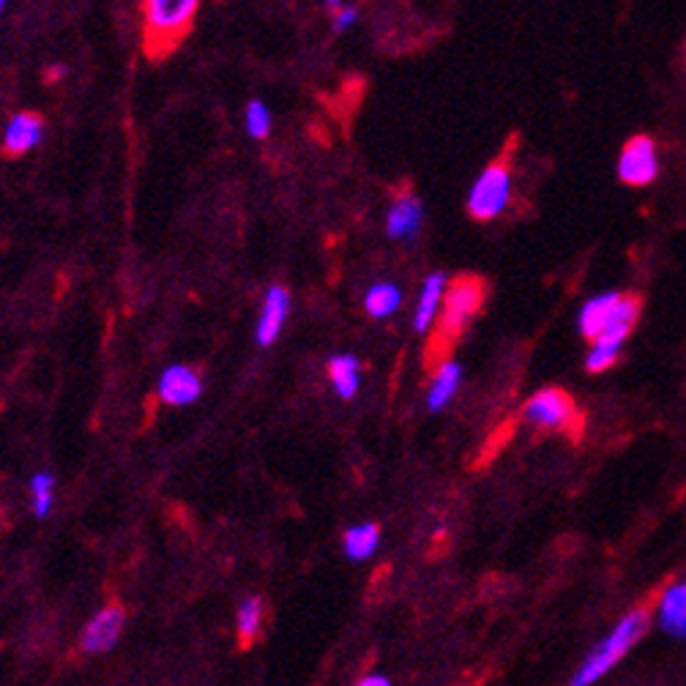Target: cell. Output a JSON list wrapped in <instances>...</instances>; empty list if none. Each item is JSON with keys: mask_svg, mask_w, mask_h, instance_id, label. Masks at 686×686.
Segmentation results:
<instances>
[{"mask_svg": "<svg viewBox=\"0 0 686 686\" xmlns=\"http://www.w3.org/2000/svg\"><path fill=\"white\" fill-rule=\"evenodd\" d=\"M200 9L197 0H145L143 3V50L148 58H167L181 47L192 31V22Z\"/></svg>", "mask_w": 686, "mask_h": 686, "instance_id": "cell-1", "label": "cell"}, {"mask_svg": "<svg viewBox=\"0 0 686 686\" xmlns=\"http://www.w3.org/2000/svg\"><path fill=\"white\" fill-rule=\"evenodd\" d=\"M648 621H651V607L640 605L632 613L626 615L624 621H618L613 632L591 651V656L585 659L583 667L577 670V676L572 678V686H591L602 676H607L626 654L629 648L635 646L640 637L646 635Z\"/></svg>", "mask_w": 686, "mask_h": 686, "instance_id": "cell-2", "label": "cell"}, {"mask_svg": "<svg viewBox=\"0 0 686 686\" xmlns=\"http://www.w3.org/2000/svg\"><path fill=\"white\" fill-rule=\"evenodd\" d=\"M484 282L479 277H457L451 282V287L443 296L441 320H438V331L432 337L430 356L449 350L454 345V339L460 337L468 320L479 312L484 301Z\"/></svg>", "mask_w": 686, "mask_h": 686, "instance_id": "cell-3", "label": "cell"}, {"mask_svg": "<svg viewBox=\"0 0 686 686\" xmlns=\"http://www.w3.org/2000/svg\"><path fill=\"white\" fill-rule=\"evenodd\" d=\"M512 195V167L506 159H498L484 167L468 195V214L473 219H495L509 205Z\"/></svg>", "mask_w": 686, "mask_h": 686, "instance_id": "cell-4", "label": "cell"}, {"mask_svg": "<svg viewBox=\"0 0 686 686\" xmlns=\"http://www.w3.org/2000/svg\"><path fill=\"white\" fill-rule=\"evenodd\" d=\"M525 419L547 427V430H580L577 424V408H574L572 397L561 389H542L539 394H533L531 400L525 402Z\"/></svg>", "mask_w": 686, "mask_h": 686, "instance_id": "cell-5", "label": "cell"}, {"mask_svg": "<svg viewBox=\"0 0 686 686\" xmlns=\"http://www.w3.org/2000/svg\"><path fill=\"white\" fill-rule=\"evenodd\" d=\"M659 173V159H656V145L651 137H632L621 151L618 159V178L629 186L651 184Z\"/></svg>", "mask_w": 686, "mask_h": 686, "instance_id": "cell-6", "label": "cell"}, {"mask_svg": "<svg viewBox=\"0 0 686 686\" xmlns=\"http://www.w3.org/2000/svg\"><path fill=\"white\" fill-rule=\"evenodd\" d=\"M126 624V610L121 605L104 607L102 613H96L85 626L80 637V648L88 654H104L115 646V640L121 637V629Z\"/></svg>", "mask_w": 686, "mask_h": 686, "instance_id": "cell-7", "label": "cell"}, {"mask_svg": "<svg viewBox=\"0 0 686 686\" xmlns=\"http://www.w3.org/2000/svg\"><path fill=\"white\" fill-rule=\"evenodd\" d=\"M203 391V378L200 372H195L186 364H173L164 369V375L159 378V400L164 405H189L195 402Z\"/></svg>", "mask_w": 686, "mask_h": 686, "instance_id": "cell-8", "label": "cell"}, {"mask_svg": "<svg viewBox=\"0 0 686 686\" xmlns=\"http://www.w3.org/2000/svg\"><path fill=\"white\" fill-rule=\"evenodd\" d=\"M44 134V121L36 113H20L14 115L3 137V154L6 156H22L28 154L31 148H36Z\"/></svg>", "mask_w": 686, "mask_h": 686, "instance_id": "cell-9", "label": "cell"}, {"mask_svg": "<svg viewBox=\"0 0 686 686\" xmlns=\"http://www.w3.org/2000/svg\"><path fill=\"white\" fill-rule=\"evenodd\" d=\"M287 309H290V296H287L285 287L274 285L266 293V304H263V315H260V323H257V342L260 345H274L282 331V323L287 318Z\"/></svg>", "mask_w": 686, "mask_h": 686, "instance_id": "cell-10", "label": "cell"}, {"mask_svg": "<svg viewBox=\"0 0 686 686\" xmlns=\"http://www.w3.org/2000/svg\"><path fill=\"white\" fill-rule=\"evenodd\" d=\"M637 318H640V298L637 296H621L618 304L610 312L602 337L596 342H613V345H624V339L632 334Z\"/></svg>", "mask_w": 686, "mask_h": 686, "instance_id": "cell-11", "label": "cell"}, {"mask_svg": "<svg viewBox=\"0 0 686 686\" xmlns=\"http://www.w3.org/2000/svg\"><path fill=\"white\" fill-rule=\"evenodd\" d=\"M421 227V203L413 195H400L391 205L386 230L391 238H413Z\"/></svg>", "mask_w": 686, "mask_h": 686, "instance_id": "cell-12", "label": "cell"}, {"mask_svg": "<svg viewBox=\"0 0 686 686\" xmlns=\"http://www.w3.org/2000/svg\"><path fill=\"white\" fill-rule=\"evenodd\" d=\"M618 298H621V293H602V296L591 298V301L580 309V334H583L585 339L596 342V339L602 337V331H605L607 320H610V312H613V307L618 304Z\"/></svg>", "mask_w": 686, "mask_h": 686, "instance_id": "cell-13", "label": "cell"}, {"mask_svg": "<svg viewBox=\"0 0 686 686\" xmlns=\"http://www.w3.org/2000/svg\"><path fill=\"white\" fill-rule=\"evenodd\" d=\"M443 296H446V277L443 274H430V279L421 287L416 320H413V326H416L419 334H424L432 326V320H435V315H438V309L443 304Z\"/></svg>", "mask_w": 686, "mask_h": 686, "instance_id": "cell-14", "label": "cell"}, {"mask_svg": "<svg viewBox=\"0 0 686 686\" xmlns=\"http://www.w3.org/2000/svg\"><path fill=\"white\" fill-rule=\"evenodd\" d=\"M662 629L676 637H686V583L673 585L659 602Z\"/></svg>", "mask_w": 686, "mask_h": 686, "instance_id": "cell-15", "label": "cell"}, {"mask_svg": "<svg viewBox=\"0 0 686 686\" xmlns=\"http://www.w3.org/2000/svg\"><path fill=\"white\" fill-rule=\"evenodd\" d=\"M328 378H331V383H334V389H337L342 400H353L356 391H359V361L353 359V356H334V359L328 361Z\"/></svg>", "mask_w": 686, "mask_h": 686, "instance_id": "cell-16", "label": "cell"}, {"mask_svg": "<svg viewBox=\"0 0 686 686\" xmlns=\"http://www.w3.org/2000/svg\"><path fill=\"white\" fill-rule=\"evenodd\" d=\"M457 386H460V367H457L454 361H441L435 378H432L430 394H427V405H430V410H441L443 405L454 397Z\"/></svg>", "mask_w": 686, "mask_h": 686, "instance_id": "cell-17", "label": "cell"}, {"mask_svg": "<svg viewBox=\"0 0 686 686\" xmlns=\"http://www.w3.org/2000/svg\"><path fill=\"white\" fill-rule=\"evenodd\" d=\"M260 626H263V599H257V596L244 599L238 607V646L244 651L255 646Z\"/></svg>", "mask_w": 686, "mask_h": 686, "instance_id": "cell-18", "label": "cell"}, {"mask_svg": "<svg viewBox=\"0 0 686 686\" xmlns=\"http://www.w3.org/2000/svg\"><path fill=\"white\" fill-rule=\"evenodd\" d=\"M378 542H380L378 525L375 523L356 525V528H350V531L345 533V553H348V558H353V561H364V558H369V555L378 550Z\"/></svg>", "mask_w": 686, "mask_h": 686, "instance_id": "cell-19", "label": "cell"}, {"mask_svg": "<svg viewBox=\"0 0 686 686\" xmlns=\"http://www.w3.org/2000/svg\"><path fill=\"white\" fill-rule=\"evenodd\" d=\"M402 301V293L400 287L391 285V282H380V285L369 287L367 298H364V307H367V312L372 315V318H389V315H394L397 312V307H400Z\"/></svg>", "mask_w": 686, "mask_h": 686, "instance_id": "cell-20", "label": "cell"}, {"mask_svg": "<svg viewBox=\"0 0 686 686\" xmlns=\"http://www.w3.org/2000/svg\"><path fill=\"white\" fill-rule=\"evenodd\" d=\"M52 490H55V479H52L50 473H36L31 479L33 514H36V517H47V514H50Z\"/></svg>", "mask_w": 686, "mask_h": 686, "instance_id": "cell-21", "label": "cell"}, {"mask_svg": "<svg viewBox=\"0 0 686 686\" xmlns=\"http://www.w3.org/2000/svg\"><path fill=\"white\" fill-rule=\"evenodd\" d=\"M618 356H621V345L594 342V348H591L588 359H585V367H588V372H605V369H610L618 361Z\"/></svg>", "mask_w": 686, "mask_h": 686, "instance_id": "cell-22", "label": "cell"}, {"mask_svg": "<svg viewBox=\"0 0 686 686\" xmlns=\"http://www.w3.org/2000/svg\"><path fill=\"white\" fill-rule=\"evenodd\" d=\"M246 129H249V137L255 140H266L268 132H271V113L266 110L263 102H249L246 107Z\"/></svg>", "mask_w": 686, "mask_h": 686, "instance_id": "cell-23", "label": "cell"}, {"mask_svg": "<svg viewBox=\"0 0 686 686\" xmlns=\"http://www.w3.org/2000/svg\"><path fill=\"white\" fill-rule=\"evenodd\" d=\"M356 20H359V11H356V9H345V6H342V9L337 11V20H334V28H337V31H348L350 25H353V22H356Z\"/></svg>", "mask_w": 686, "mask_h": 686, "instance_id": "cell-24", "label": "cell"}, {"mask_svg": "<svg viewBox=\"0 0 686 686\" xmlns=\"http://www.w3.org/2000/svg\"><path fill=\"white\" fill-rule=\"evenodd\" d=\"M359 686H389V681H386L383 676H367Z\"/></svg>", "mask_w": 686, "mask_h": 686, "instance_id": "cell-25", "label": "cell"}, {"mask_svg": "<svg viewBox=\"0 0 686 686\" xmlns=\"http://www.w3.org/2000/svg\"><path fill=\"white\" fill-rule=\"evenodd\" d=\"M3 9H6V3H3V0H0V11H3Z\"/></svg>", "mask_w": 686, "mask_h": 686, "instance_id": "cell-26", "label": "cell"}]
</instances>
